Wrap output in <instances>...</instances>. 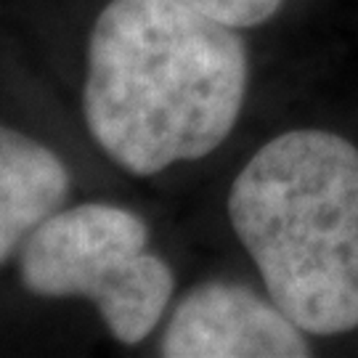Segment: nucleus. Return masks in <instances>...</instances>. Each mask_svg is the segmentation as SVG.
I'll return each instance as SVG.
<instances>
[{
	"label": "nucleus",
	"mask_w": 358,
	"mask_h": 358,
	"mask_svg": "<svg viewBox=\"0 0 358 358\" xmlns=\"http://www.w3.org/2000/svg\"><path fill=\"white\" fill-rule=\"evenodd\" d=\"M247 93L234 27L178 0H112L88 45L83 109L90 136L133 176L215 152Z\"/></svg>",
	"instance_id": "nucleus-1"
},
{
	"label": "nucleus",
	"mask_w": 358,
	"mask_h": 358,
	"mask_svg": "<svg viewBox=\"0 0 358 358\" xmlns=\"http://www.w3.org/2000/svg\"><path fill=\"white\" fill-rule=\"evenodd\" d=\"M229 217L271 300L303 329H358V149L329 130H289L236 176Z\"/></svg>",
	"instance_id": "nucleus-2"
},
{
	"label": "nucleus",
	"mask_w": 358,
	"mask_h": 358,
	"mask_svg": "<svg viewBox=\"0 0 358 358\" xmlns=\"http://www.w3.org/2000/svg\"><path fill=\"white\" fill-rule=\"evenodd\" d=\"M149 231L136 213L88 202L53 213L22 247V282L40 297L96 303L117 343L138 345L173 297V271L146 250Z\"/></svg>",
	"instance_id": "nucleus-3"
},
{
	"label": "nucleus",
	"mask_w": 358,
	"mask_h": 358,
	"mask_svg": "<svg viewBox=\"0 0 358 358\" xmlns=\"http://www.w3.org/2000/svg\"><path fill=\"white\" fill-rule=\"evenodd\" d=\"M167 358H306L303 329L273 300L210 282L180 300L162 337Z\"/></svg>",
	"instance_id": "nucleus-4"
},
{
	"label": "nucleus",
	"mask_w": 358,
	"mask_h": 358,
	"mask_svg": "<svg viewBox=\"0 0 358 358\" xmlns=\"http://www.w3.org/2000/svg\"><path fill=\"white\" fill-rule=\"evenodd\" d=\"M69 183L59 154L0 125V266L24 247L43 220L62 210Z\"/></svg>",
	"instance_id": "nucleus-5"
},
{
	"label": "nucleus",
	"mask_w": 358,
	"mask_h": 358,
	"mask_svg": "<svg viewBox=\"0 0 358 358\" xmlns=\"http://www.w3.org/2000/svg\"><path fill=\"white\" fill-rule=\"evenodd\" d=\"M178 3L207 13L234 29H247L276 16L284 0H178Z\"/></svg>",
	"instance_id": "nucleus-6"
}]
</instances>
